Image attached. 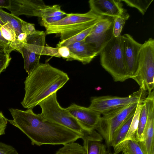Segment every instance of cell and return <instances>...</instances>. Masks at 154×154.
Listing matches in <instances>:
<instances>
[{
  "instance_id": "obj_1",
  "label": "cell",
  "mask_w": 154,
  "mask_h": 154,
  "mask_svg": "<svg viewBox=\"0 0 154 154\" xmlns=\"http://www.w3.org/2000/svg\"><path fill=\"white\" fill-rule=\"evenodd\" d=\"M13 119L8 121L30 140L32 145H64L73 142L83 135L57 123L44 119L32 109L24 111L11 108Z\"/></svg>"
},
{
  "instance_id": "obj_2",
  "label": "cell",
  "mask_w": 154,
  "mask_h": 154,
  "mask_svg": "<svg viewBox=\"0 0 154 154\" xmlns=\"http://www.w3.org/2000/svg\"><path fill=\"white\" fill-rule=\"evenodd\" d=\"M68 74L49 63H40L26 77L25 95L21 103L25 108L32 109L42 101L57 92L69 80Z\"/></svg>"
},
{
  "instance_id": "obj_3",
  "label": "cell",
  "mask_w": 154,
  "mask_h": 154,
  "mask_svg": "<svg viewBox=\"0 0 154 154\" xmlns=\"http://www.w3.org/2000/svg\"><path fill=\"white\" fill-rule=\"evenodd\" d=\"M102 67L111 75L114 81L124 82L129 78L124 54L121 35L114 36L99 54Z\"/></svg>"
},
{
  "instance_id": "obj_4",
  "label": "cell",
  "mask_w": 154,
  "mask_h": 154,
  "mask_svg": "<svg viewBox=\"0 0 154 154\" xmlns=\"http://www.w3.org/2000/svg\"><path fill=\"white\" fill-rule=\"evenodd\" d=\"M140 88L148 91H153L154 86V40L150 38L142 44L137 68L132 78Z\"/></svg>"
},
{
  "instance_id": "obj_5",
  "label": "cell",
  "mask_w": 154,
  "mask_h": 154,
  "mask_svg": "<svg viewBox=\"0 0 154 154\" xmlns=\"http://www.w3.org/2000/svg\"><path fill=\"white\" fill-rule=\"evenodd\" d=\"M57 92L51 94L39 103L40 114L44 119L57 123L82 134L87 131L66 110L60 106L57 99Z\"/></svg>"
},
{
  "instance_id": "obj_6",
  "label": "cell",
  "mask_w": 154,
  "mask_h": 154,
  "mask_svg": "<svg viewBox=\"0 0 154 154\" xmlns=\"http://www.w3.org/2000/svg\"><path fill=\"white\" fill-rule=\"evenodd\" d=\"M138 103H134L113 110L101 116L95 130L104 139L107 146H111L114 133L135 111Z\"/></svg>"
},
{
  "instance_id": "obj_7",
  "label": "cell",
  "mask_w": 154,
  "mask_h": 154,
  "mask_svg": "<svg viewBox=\"0 0 154 154\" xmlns=\"http://www.w3.org/2000/svg\"><path fill=\"white\" fill-rule=\"evenodd\" d=\"M147 91L139 89L126 97L104 96L92 97L90 109L103 115L113 110L136 103L143 102L147 96Z\"/></svg>"
},
{
  "instance_id": "obj_8",
  "label": "cell",
  "mask_w": 154,
  "mask_h": 154,
  "mask_svg": "<svg viewBox=\"0 0 154 154\" xmlns=\"http://www.w3.org/2000/svg\"><path fill=\"white\" fill-rule=\"evenodd\" d=\"M102 17L91 9L84 14H67L60 20L44 26L46 33L60 34L85 25Z\"/></svg>"
},
{
  "instance_id": "obj_9",
  "label": "cell",
  "mask_w": 154,
  "mask_h": 154,
  "mask_svg": "<svg viewBox=\"0 0 154 154\" xmlns=\"http://www.w3.org/2000/svg\"><path fill=\"white\" fill-rule=\"evenodd\" d=\"M114 18L103 16L93 26L85 40V43L99 54L105 45L112 38Z\"/></svg>"
},
{
  "instance_id": "obj_10",
  "label": "cell",
  "mask_w": 154,
  "mask_h": 154,
  "mask_svg": "<svg viewBox=\"0 0 154 154\" xmlns=\"http://www.w3.org/2000/svg\"><path fill=\"white\" fill-rule=\"evenodd\" d=\"M66 109L85 131H90L95 130L101 116L100 113L88 107L74 103L71 104Z\"/></svg>"
},
{
  "instance_id": "obj_11",
  "label": "cell",
  "mask_w": 154,
  "mask_h": 154,
  "mask_svg": "<svg viewBox=\"0 0 154 154\" xmlns=\"http://www.w3.org/2000/svg\"><path fill=\"white\" fill-rule=\"evenodd\" d=\"M148 112L147 119L143 132V141L138 142L145 154L154 152V94L153 91L148 94L144 101Z\"/></svg>"
},
{
  "instance_id": "obj_12",
  "label": "cell",
  "mask_w": 154,
  "mask_h": 154,
  "mask_svg": "<svg viewBox=\"0 0 154 154\" xmlns=\"http://www.w3.org/2000/svg\"><path fill=\"white\" fill-rule=\"evenodd\" d=\"M121 38L128 74L129 78L132 79L137 69L142 44L137 42L128 34L121 35Z\"/></svg>"
},
{
  "instance_id": "obj_13",
  "label": "cell",
  "mask_w": 154,
  "mask_h": 154,
  "mask_svg": "<svg viewBox=\"0 0 154 154\" xmlns=\"http://www.w3.org/2000/svg\"><path fill=\"white\" fill-rule=\"evenodd\" d=\"M7 9L11 14L18 17L24 15L40 17L41 10L46 6L42 0H10Z\"/></svg>"
},
{
  "instance_id": "obj_14",
  "label": "cell",
  "mask_w": 154,
  "mask_h": 154,
  "mask_svg": "<svg viewBox=\"0 0 154 154\" xmlns=\"http://www.w3.org/2000/svg\"><path fill=\"white\" fill-rule=\"evenodd\" d=\"M88 3L91 10L102 16L115 18L126 11L123 8L121 0H90Z\"/></svg>"
},
{
  "instance_id": "obj_15",
  "label": "cell",
  "mask_w": 154,
  "mask_h": 154,
  "mask_svg": "<svg viewBox=\"0 0 154 154\" xmlns=\"http://www.w3.org/2000/svg\"><path fill=\"white\" fill-rule=\"evenodd\" d=\"M46 33L43 31L36 30L28 35L23 47L27 50L42 55L45 46Z\"/></svg>"
},
{
  "instance_id": "obj_16",
  "label": "cell",
  "mask_w": 154,
  "mask_h": 154,
  "mask_svg": "<svg viewBox=\"0 0 154 154\" xmlns=\"http://www.w3.org/2000/svg\"><path fill=\"white\" fill-rule=\"evenodd\" d=\"M82 138L86 154H100V146L103 138L96 130L86 131Z\"/></svg>"
},
{
  "instance_id": "obj_17",
  "label": "cell",
  "mask_w": 154,
  "mask_h": 154,
  "mask_svg": "<svg viewBox=\"0 0 154 154\" xmlns=\"http://www.w3.org/2000/svg\"><path fill=\"white\" fill-rule=\"evenodd\" d=\"M70 51L71 55L69 61L77 60L84 64L89 63L98 55L85 42L79 47Z\"/></svg>"
},
{
  "instance_id": "obj_18",
  "label": "cell",
  "mask_w": 154,
  "mask_h": 154,
  "mask_svg": "<svg viewBox=\"0 0 154 154\" xmlns=\"http://www.w3.org/2000/svg\"><path fill=\"white\" fill-rule=\"evenodd\" d=\"M135 111L130 115L114 133L111 145L114 149L118 146L123 142L129 129Z\"/></svg>"
},
{
  "instance_id": "obj_19",
  "label": "cell",
  "mask_w": 154,
  "mask_h": 154,
  "mask_svg": "<svg viewBox=\"0 0 154 154\" xmlns=\"http://www.w3.org/2000/svg\"><path fill=\"white\" fill-rule=\"evenodd\" d=\"M21 54L24 60V69L28 74L40 65L41 55L30 52L23 47Z\"/></svg>"
},
{
  "instance_id": "obj_20",
  "label": "cell",
  "mask_w": 154,
  "mask_h": 154,
  "mask_svg": "<svg viewBox=\"0 0 154 154\" xmlns=\"http://www.w3.org/2000/svg\"><path fill=\"white\" fill-rule=\"evenodd\" d=\"M122 152L123 154H145L138 142L136 140H128L122 143L114 150V154Z\"/></svg>"
},
{
  "instance_id": "obj_21",
  "label": "cell",
  "mask_w": 154,
  "mask_h": 154,
  "mask_svg": "<svg viewBox=\"0 0 154 154\" xmlns=\"http://www.w3.org/2000/svg\"><path fill=\"white\" fill-rule=\"evenodd\" d=\"M0 19L5 23L8 22L11 24L15 31L17 38L19 34L22 32V27L23 20L18 17L0 8Z\"/></svg>"
},
{
  "instance_id": "obj_22",
  "label": "cell",
  "mask_w": 154,
  "mask_h": 154,
  "mask_svg": "<svg viewBox=\"0 0 154 154\" xmlns=\"http://www.w3.org/2000/svg\"><path fill=\"white\" fill-rule=\"evenodd\" d=\"M143 102L138 103L126 135L122 143L114 149V150L118 148L122 143L126 141L136 140L135 134L137 129L139 117Z\"/></svg>"
},
{
  "instance_id": "obj_23",
  "label": "cell",
  "mask_w": 154,
  "mask_h": 154,
  "mask_svg": "<svg viewBox=\"0 0 154 154\" xmlns=\"http://www.w3.org/2000/svg\"><path fill=\"white\" fill-rule=\"evenodd\" d=\"M147 109L144 101L139 117L137 129L135 134V140L138 142L143 141V132L147 122Z\"/></svg>"
},
{
  "instance_id": "obj_24",
  "label": "cell",
  "mask_w": 154,
  "mask_h": 154,
  "mask_svg": "<svg viewBox=\"0 0 154 154\" xmlns=\"http://www.w3.org/2000/svg\"><path fill=\"white\" fill-rule=\"evenodd\" d=\"M55 154H86V152L83 146L73 142L63 145Z\"/></svg>"
},
{
  "instance_id": "obj_25",
  "label": "cell",
  "mask_w": 154,
  "mask_h": 154,
  "mask_svg": "<svg viewBox=\"0 0 154 154\" xmlns=\"http://www.w3.org/2000/svg\"><path fill=\"white\" fill-rule=\"evenodd\" d=\"M94 25L88 28L80 33L66 40L61 41L57 44V47L61 46H67L76 42L85 41L91 32Z\"/></svg>"
},
{
  "instance_id": "obj_26",
  "label": "cell",
  "mask_w": 154,
  "mask_h": 154,
  "mask_svg": "<svg viewBox=\"0 0 154 154\" xmlns=\"http://www.w3.org/2000/svg\"><path fill=\"white\" fill-rule=\"evenodd\" d=\"M129 17L126 11L121 16L113 18V35L115 37H118L121 35L123 28Z\"/></svg>"
},
{
  "instance_id": "obj_27",
  "label": "cell",
  "mask_w": 154,
  "mask_h": 154,
  "mask_svg": "<svg viewBox=\"0 0 154 154\" xmlns=\"http://www.w3.org/2000/svg\"><path fill=\"white\" fill-rule=\"evenodd\" d=\"M101 17L79 27L60 33V38L61 41L66 40L80 33L88 28L95 25L98 22Z\"/></svg>"
},
{
  "instance_id": "obj_28",
  "label": "cell",
  "mask_w": 154,
  "mask_h": 154,
  "mask_svg": "<svg viewBox=\"0 0 154 154\" xmlns=\"http://www.w3.org/2000/svg\"><path fill=\"white\" fill-rule=\"evenodd\" d=\"M121 1L125 3L127 6L137 8L143 15L153 0H121Z\"/></svg>"
},
{
  "instance_id": "obj_29",
  "label": "cell",
  "mask_w": 154,
  "mask_h": 154,
  "mask_svg": "<svg viewBox=\"0 0 154 154\" xmlns=\"http://www.w3.org/2000/svg\"><path fill=\"white\" fill-rule=\"evenodd\" d=\"M67 14L61 9L60 6L59 5H55L52 6L47 5L41 10L40 14V17L44 18L66 15Z\"/></svg>"
},
{
  "instance_id": "obj_30",
  "label": "cell",
  "mask_w": 154,
  "mask_h": 154,
  "mask_svg": "<svg viewBox=\"0 0 154 154\" xmlns=\"http://www.w3.org/2000/svg\"><path fill=\"white\" fill-rule=\"evenodd\" d=\"M0 30L3 37L10 42V46L14 43L17 40L14 30L11 24L8 22L1 26Z\"/></svg>"
},
{
  "instance_id": "obj_31",
  "label": "cell",
  "mask_w": 154,
  "mask_h": 154,
  "mask_svg": "<svg viewBox=\"0 0 154 154\" xmlns=\"http://www.w3.org/2000/svg\"><path fill=\"white\" fill-rule=\"evenodd\" d=\"M11 60L9 54L4 53L0 54V74L8 67Z\"/></svg>"
},
{
  "instance_id": "obj_32",
  "label": "cell",
  "mask_w": 154,
  "mask_h": 154,
  "mask_svg": "<svg viewBox=\"0 0 154 154\" xmlns=\"http://www.w3.org/2000/svg\"><path fill=\"white\" fill-rule=\"evenodd\" d=\"M0 154H19L12 146L0 142Z\"/></svg>"
},
{
  "instance_id": "obj_33",
  "label": "cell",
  "mask_w": 154,
  "mask_h": 154,
  "mask_svg": "<svg viewBox=\"0 0 154 154\" xmlns=\"http://www.w3.org/2000/svg\"><path fill=\"white\" fill-rule=\"evenodd\" d=\"M66 15L42 18L41 21L40 22L41 25L44 27L47 25L54 23L60 20Z\"/></svg>"
},
{
  "instance_id": "obj_34",
  "label": "cell",
  "mask_w": 154,
  "mask_h": 154,
  "mask_svg": "<svg viewBox=\"0 0 154 154\" xmlns=\"http://www.w3.org/2000/svg\"><path fill=\"white\" fill-rule=\"evenodd\" d=\"M57 47L60 57L66 59L67 61H69L70 58L71 51L69 48L66 46H61Z\"/></svg>"
},
{
  "instance_id": "obj_35",
  "label": "cell",
  "mask_w": 154,
  "mask_h": 154,
  "mask_svg": "<svg viewBox=\"0 0 154 154\" xmlns=\"http://www.w3.org/2000/svg\"><path fill=\"white\" fill-rule=\"evenodd\" d=\"M42 55L60 57L58 54L57 47L54 48L48 45L45 46Z\"/></svg>"
},
{
  "instance_id": "obj_36",
  "label": "cell",
  "mask_w": 154,
  "mask_h": 154,
  "mask_svg": "<svg viewBox=\"0 0 154 154\" xmlns=\"http://www.w3.org/2000/svg\"><path fill=\"white\" fill-rule=\"evenodd\" d=\"M36 30L34 24L23 21L22 27V32L26 33L28 35L34 33Z\"/></svg>"
},
{
  "instance_id": "obj_37",
  "label": "cell",
  "mask_w": 154,
  "mask_h": 154,
  "mask_svg": "<svg viewBox=\"0 0 154 154\" xmlns=\"http://www.w3.org/2000/svg\"><path fill=\"white\" fill-rule=\"evenodd\" d=\"M8 119L0 112V136L5 134V130L8 123Z\"/></svg>"
},
{
  "instance_id": "obj_38",
  "label": "cell",
  "mask_w": 154,
  "mask_h": 154,
  "mask_svg": "<svg viewBox=\"0 0 154 154\" xmlns=\"http://www.w3.org/2000/svg\"><path fill=\"white\" fill-rule=\"evenodd\" d=\"M27 35L25 33L22 32L19 34L17 38V40L19 44L22 47L26 43Z\"/></svg>"
},
{
  "instance_id": "obj_39",
  "label": "cell",
  "mask_w": 154,
  "mask_h": 154,
  "mask_svg": "<svg viewBox=\"0 0 154 154\" xmlns=\"http://www.w3.org/2000/svg\"><path fill=\"white\" fill-rule=\"evenodd\" d=\"M10 44V42L3 37L0 30V44L7 47L9 54L11 52L9 48Z\"/></svg>"
},
{
  "instance_id": "obj_40",
  "label": "cell",
  "mask_w": 154,
  "mask_h": 154,
  "mask_svg": "<svg viewBox=\"0 0 154 154\" xmlns=\"http://www.w3.org/2000/svg\"><path fill=\"white\" fill-rule=\"evenodd\" d=\"M85 42V41L77 42L71 44L67 46V47L69 48L70 51H71L79 47Z\"/></svg>"
},
{
  "instance_id": "obj_41",
  "label": "cell",
  "mask_w": 154,
  "mask_h": 154,
  "mask_svg": "<svg viewBox=\"0 0 154 154\" xmlns=\"http://www.w3.org/2000/svg\"><path fill=\"white\" fill-rule=\"evenodd\" d=\"M100 154H114L108 150L105 146L102 143L100 146Z\"/></svg>"
},
{
  "instance_id": "obj_42",
  "label": "cell",
  "mask_w": 154,
  "mask_h": 154,
  "mask_svg": "<svg viewBox=\"0 0 154 154\" xmlns=\"http://www.w3.org/2000/svg\"><path fill=\"white\" fill-rule=\"evenodd\" d=\"M11 5L10 0H0V8H8Z\"/></svg>"
},
{
  "instance_id": "obj_43",
  "label": "cell",
  "mask_w": 154,
  "mask_h": 154,
  "mask_svg": "<svg viewBox=\"0 0 154 154\" xmlns=\"http://www.w3.org/2000/svg\"><path fill=\"white\" fill-rule=\"evenodd\" d=\"M4 53L9 54L7 47L0 44V54Z\"/></svg>"
},
{
  "instance_id": "obj_44",
  "label": "cell",
  "mask_w": 154,
  "mask_h": 154,
  "mask_svg": "<svg viewBox=\"0 0 154 154\" xmlns=\"http://www.w3.org/2000/svg\"><path fill=\"white\" fill-rule=\"evenodd\" d=\"M5 24V23L3 22L0 19V24L1 26H3Z\"/></svg>"
},
{
  "instance_id": "obj_45",
  "label": "cell",
  "mask_w": 154,
  "mask_h": 154,
  "mask_svg": "<svg viewBox=\"0 0 154 154\" xmlns=\"http://www.w3.org/2000/svg\"><path fill=\"white\" fill-rule=\"evenodd\" d=\"M1 25L0 24V28L1 27Z\"/></svg>"
},
{
  "instance_id": "obj_46",
  "label": "cell",
  "mask_w": 154,
  "mask_h": 154,
  "mask_svg": "<svg viewBox=\"0 0 154 154\" xmlns=\"http://www.w3.org/2000/svg\"><path fill=\"white\" fill-rule=\"evenodd\" d=\"M152 154H154V152H153Z\"/></svg>"
}]
</instances>
